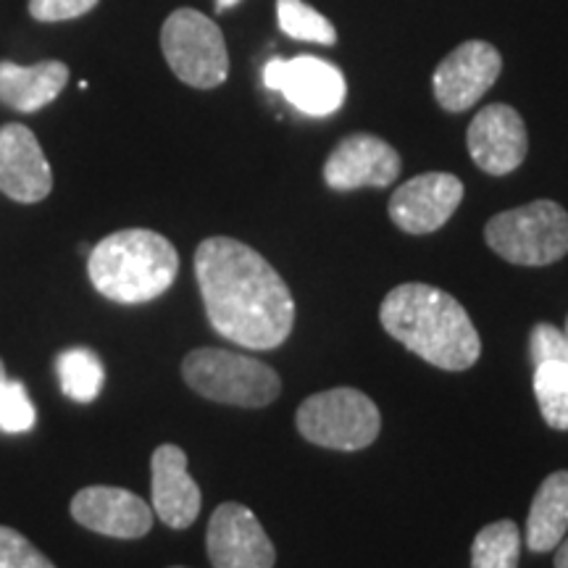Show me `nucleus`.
Instances as JSON below:
<instances>
[{"label": "nucleus", "instance_id": "nucleus-3", "mask_svg": "<svg viewBox=\"0 0 568 568\" xmlns=\"http://www.w3.org/2000/svg\"><path fill=\"white\" fill-rule=\"evenodd\" d=\"M180 272V253L153 230H122L90 251L92 287L113 303L138 305L166 293Z\"/></svg>", "mask_w": 568, "mask_h": 568}, {"label": "nucleus", "instance_id": "nucleus-15", "mask_svg": "<svg viewBox=\"0 0 568 568\" xmlns=\"http://www.w3.org/2000/svg\"><path fill=\"white\" fill-rule=\"evenodd\" d=\"M51 190V166L34 132L21 124L0 126V193L17 203H40Z\"/></svg>", "mask_w": 568, "mask_h": 568}, {"label": "nucleus", "instance_id": "nucleus-7", "mask_svg": "<svg viewBox=\"0 0 568 568\" xmlns=\"http://www.w3.org/2000/svg\"><path fill=\"white\" fill-rule=\"evenodd\" d=\"M161 51L184 84L213 90L226 82L230 53L219 24L195 9H176L163 21Z\"/></svg>", "mask_w": 568, "mask_h": 568}, {"label": "nucleus", "instance_id": "nucleus-23", "mask_svg": "<svg viewBox=\"0 0 568 568\" xmlns=\"http://www.w3.org/2000/svg\"><path fill=\"white\" fill-rule=\"evenodd\" d=\"M38 414L27 395V387L21 382H6L0 389V432H9V435H21V432H30Z\"/></svg>", "mask_w": 568, "mask_h": 568}, {"label": "nucleus", "instance_id": "nucleus-24", "mask_svg": "<svg viewBox=\"0 0 568 568\" xmlns=\"http://www.w3.org/2000/svg\"><path fill=\"white\" fill-rule=\"evenodd\" d=\"M0 568H55L21 531L0 527Z\"/></svg>", "mask_w": 568, "mask_h": 568}, {"label": "nucleus", "instance_id": "nucleus-6", "mask_svg": "<svg viewBox=\"0 0 568 568\" xmlns=\"http://www.w3.org/2000/svg\"><path fill=\"white\" fill-rule=\"evenodd\" d=\"M297 432L329 450H364L379 437L382 416L366 393L335 387L311 395L295 414Z\"/></svg>", "mask_w": 568, "mask_h": 568}, {"label": "nucleus", "instance_id": "nucleus-13", "mask_svg": "<svg viewBox=\"0 0 568 568\" xmlns=\"http://www.w3.org/2000/svg\"><path fill=\"white\" fill-rule=\"evenodd\" d=\"M71 516L84 529L116 539H140L153 529V508L122 487H84L71 500Z\"/></svg>", "mask_w": 568, "mask_h": 568}, {"label": "nucleus", "instance_id": "nucleus-20", "mask_svg": "<svg viewBox=\"0 0 568 568\" xmlns=\"http://www.w3.org/2000/svg\"><path fill=\"white\" fill-rule=\"evenodd\" d=\"M535 397L539 414L552 429H568V358L535 366Z\"/></svg>", "mask_w": 568, "mask_h": 568}, {"label": "nucleus", "instance_id": "nucleus-12", "mask_svg": "<svg viewBox=\"0 0 568 568\" xmlns=\"http://www.w3.org/2000/svg\"><path fill=\"white\" fill-rule=\"evenodd\" d=\"M464 201V182L445 172H426L395 190L389 219L408 234H429L447 224Z\"/></svg>", "mask_w": 568, "mask_h": 568}, {"label": "nucleus", "instance_id": "nucleus-11", "mask_svg": "<svg viewBox=\"0 0 568 568\" xmlns=\"http://www.w3.org/2000/svg\"><path fill=\"white\" fill-rule=\"evenodd\" d=\"M466 145L481 172L493 176L510 174L527 159V124L516 109L506 103H493L474 116L466 132Z\"/></svg>", "mask_w": 568, "mask_h": 568}, {"label": "nucleus", "instance_id": "nucleus-8", "mask_svg": "<svg viewBox=\"0 0 568 568\" xmlns=\"http://www.w3.org/2000/svg\"><path fill=\"white\" fill-rule=\"evenodd\" d=\"M268 90L282 92L297 111L308 116H329L345 103L347 84L335 63L297 55V59H272L264 69Z\"/></svg>", "mask_w": 568, "mask_h": 568}, {"label": "nucleus", "instance_id": "nucleus-9", "mask_svg": "<svg viewBox=\"0 0 568 568\" xmlns=\"http://www.w3.org/2000/svg\"><path fill=\"white\" fill-rule=\"evenodd\" d=\"M213 568H274L276 550L255 514L243 503H222L205 535Z\"/></svg>", "mask_w": 568, "mask_h": 568}, {"label": "nucleus", "instance_id": "nucleus-29", "mask_svg": "<svg viewBox=\"0 0 568 568\" xmlns=\"http://www.w3.org/2000/svg\"><path fill=\"white\" fill-rule=\"evenodd\" d=\"M6 382H9L6 379V366H3V361H0V389H3Z\"/></svg>", "mask_w": 568, "mask_h": 568}, {"label": "nucleus", "instance_id": "nucleus-27", "mask_svg": "<svg viewBox=\"0 0 568 568\" xmlns=\"http://www.w3.org/2000/svg\"><path fill=\"white\" fill-rule=\"evenodd\" d=\"M556 568H568V537L560 539L558 552H556Z\"/></svg>", "mask_w": 568, "mask_h": 568}, {"label": "nucleus", "instance_id": "nucleus-1", "mask_svg": "<svg viewBox=\"0 0 568 568\" xmlns=\"http://www.w3.org/2000/svg\"><path fill=\"white\" fill-rule=\"evenodd\" d=\"M205 316L230 343L274 351L293 335L295 301L287 282L251 245L209 237L195 251Z\"/></svg>", "mask_w": 568, "mask_h": 568}, {"label": "nucleus", "instance_id": "nucleus-25", "mask_svg": "<svg viewBox=\"0 0 568 568\" xmlns=\"http://www.w3.org/2000/svg\"><path fill=\"white\" fill-rule=\"evenodd\" d=\"M568 358V337L564 329L552 324H537L531 329V364L542 361H560Z\"/></svg>", "mask_w": 568, "mask_h": 568}, {"label": "nucleus", "instance_id": "nucleus-18", "mask_svg": "<svg viewBox=\"0 0 568 568\" xmlns=\"http://www.w3.org/2000/svg\"><path fill=\"white\" fill-rule=\"evenodd\" d=\"M568 531V471H556L542 481L527 518V545L531 552H550Z\"/></svg>", "mask_w": 568, "mask_h": 568}, {"label": "nucleus", "instance_id": "nucleus-10", "mask_svg": "<svg viewBox=\"0 0 568 568\" xmlns=\"http://www.w3.org/2000/svg\"><path fill=\"white\" fill-rule=\"evenodd\" d=\"M503 59L497 48L485 40H468L445 55L435 69L432 84L435 98L445 111H468L500 77Z\"/></svg>", "mask_w": 568, "mask_h": 568}, {"label": "nucleus", "instance_id": "nucleus-30", "mask_svg": "<svg viewBox=\"0 0 568 568\" xmlns=\"http://www.w3.org/2000/svg\"><path fill=\"white\" fill-rule=\"evenodd\" d=\"M564 332H566V337H568V318H566V329Z\"/></svg>", "mask_w": 568, "mask_h": 568}, {"label": "nucleus", "instance_id": "nucleus-19", "mask_svg": "<svg viewBox=\"0 0 568 568\" xmlns=\"http://www.w3.org/2000/svg\"><path fill=\"white\" fill-rule=\"evenodd\" d=\"M63 395L74 403H92L105 385V368L90 347H69L55 358Z\"/></svg>", "mask_w": 568, "mask_h": 568}, {"label": "nucleus", "instance_id": "nucleus-14", "mask_svg": "<svg viewBox=\"0 0 568 568\" xmlns=\"http://www.w3.org/2000/svg\"><path fill=\"white\" fill-rule=\"evenodd\" d=\"M400 174V155L389 142L358 132L345 138L324 163V182L332 190L387 187Z\"/></svg>", "mask_w": 568, "mask_h": 568}, {"label": "nucleus", "instance_id": "nucleus-21", "mask_svg": "<svg viewBox=\"0 0 568 568\" xmlns=\"http://www.w3.org/2000/svg\"><path fill=\"white\" fill-rule=\"evenodd\" d=\"M521 531L514 521L487 524L471 545V568H518Z\"/></svg>", "mask_w": 568, "mask_h": 568}, {"label": "nucleus", "instance_id": "nucleus-22", "mask_svg": "<svg viewBox=\"0 0 568 568\" xmlns=\"http://www.w3.org/2000/svg\"><path fill=\"white\" fill-rule=\"evenodd\" d=\"M276 19L287 38L316 42V45H335L337 42L335 24L324 13L311 9L305 0H276Z\"/></svg>", "mask_w": 568, "mask_h": 568}, {"label": "nucleus", "instance_id": "nucleus-16", "mask_svg": "<svg viewBox=\"0 0 568 568\" xmlns=\"http://www.w3.org/2000/svg\"><path fill=\"white\" fill-rule=\"evenodd\" d=\"M153 510L166 527L187 529L201 514V489L187 471L182 447L161 445L151 458Z\"/></svg>", "mask_w": 568, "mask_h": 568}, {"label": "nucleus", "instance_id": "nucleus-5", "mask_svg": "<svg viewBox=\"0 0 568 568\" xmlns=\"http://www.w3.org/2000/svg\"><path fill=\"white\" fill-rule=\"evenodd\" d=\"M485 240L508 264H556L568 253V213L552 201L503 211L487 222Z\"/></svg>", "mask_w": 568, "mask_h": 568}, {"label": "nucleus", "instance_id": "nucleus-26", "mask_svg": "<svg viewBox=\"0 0 568 568\" xmlns=\"http://www.w3.org/2000/svg\"><path fill=\"white\" fill-rule=\"evenodd\" d=\"M98 0H30V13L38 21H69L92 11Z\"/></svg>", "mask_w": 568, "mask_h": 568}, {"label": "nucleus", "instance_id": "nucleus-28", "mask_svg": "<svg viewBox=\"0 0 568 568\" xmlns=\"http://www.w3.org/2000/svg\"><path fill=\"white\" fill-rule=\"evenodd\" d=\"M240 0H216V11H226L232 9V6H237Z\"/></svg>", "mask_w": 568, "mask_h": 568}, {"label": "nucleus", "instance_id": "nucleus-2", "mask_svg": "<svg viewBox=\"0 0 568 568\" xmlns=\"http://www.w3.org/2000/svg\"><path fill=\"white\" fill-rule=\"evenodd\" d=\"M379 318L397 343L445 372H466L481 355L479 332L464 305L432 284L395 287L382 301Z\"/></svg>", "mask_w": 568, "mask_h": 568}, {"label": "nucleus", "instance_id": "nucleus-17", "mask_svg": "<svg viewBox=\"0 0 568 568\" xmlns=\"http://www.w3.org/2000/svg\"><path fill=\"white\" fill-rule=\"evenodd\" d=\"M67 82L69 69L61 61H40L32 67L0 61V103L13 111L34 113L45 109L61 95Z\"/></svg>", "mask_w": 568, "mask_h": 568}, {"label": "nucleus", "instance_id": "nucleus-4", "mask_svg": "<svg viewBox=\"0 0 568 568\" xmlns=\"http://www.w3.org/2000/svg\"><path fill=\"white\" fill-rule=\"evenodd\" d=\"M182 376L197 395L224 406L266 408L282 393L272 366L222 347H197L184 355Z\"/></svg>", "mask_w": 568, "mask_h": 568}, {"label": "nucleus", "instance_id": "nucleus-31", "mask_svg": "<svg viewBox=\"0 0 568 568\" xmlns=\"http://www.w3.org/2000/svg\"><path fill=\"white\" fill-rule=\"evenodd\" d=\"M174 568H182V566H174Z\"/></svg>", "mask_w": 568, "mask_h": 568}]
</instances>
